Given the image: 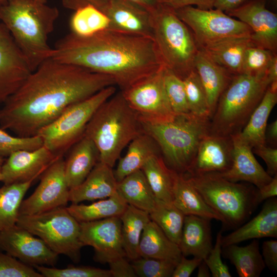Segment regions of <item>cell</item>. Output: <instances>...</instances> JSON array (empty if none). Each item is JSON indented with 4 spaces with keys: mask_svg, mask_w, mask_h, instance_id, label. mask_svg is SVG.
<instances>
[{
    "mask_svg": "<svg viewBox=\"0 0 277 277\" xmlns=\"http://www.w3.org/2000/svg\"><path fill=\"white\" fill-rule=\"evenodd\" d=\"M233 147L231 136L207 134L200 142L194 161L185 175L226 171L232 165Z\"/></svg>",
    "mask_w": 277,
    "mask_h": 277,
    "instance_id": "obj_19",
    "label": "cell"
},
{
    "mask_svg": "<svg viewBox=\"0 0 277 277\" xmlns=\"http://www.w3.org/2000/svg\"><path fill=\"white\" fill-rule=\"evenodd\" d=\"M34 268L43 277H111L108 269L91 266H68L63 269L37 265Z\"/></svg>",
    "mask_w": 277,
    "mask_h": 277,
    "instance_id": "obj_44",
    "label": "cell"
},
{
    "mask_svg": "<svg viewBox=\"0 0 277 277\" xmlns=\"http://www.w3.org/2000/svg\"><path fill=\"white\" fill-rule=\"evenodd\" d=\"M215 0H159L160 4L173 9L195 5L202 10L213 9Z\"/></svg>",
    "mask_w": 277,
    "mask_h": 277,
    "instance_id": "obj_52",
    "label": "cell"
},
{
    "mask_svg": "<svg viewBox=\"0 0 277 277\" xmlns=\"http://www.w3.org/2000/svg\"><path fill=\"white\" fill-rule=\"evenodd\" d=\"M271 1L273 4H275V3L276 4V0H270Z\"/></svg>",
    "mask_w": 277,
    "mask_h": 277,
    "instance_id": "obj_63",
    "label": "cell"
},
{
    "mask_svg": "<svg viewBox=\"0 0 277 277\" xmlns=\"http://www.w3.org/2000/svg\"><path fill=\"white\" fill-rule=\"evenodd\" d=\"M16 224L40 238L58 255H65L74 262L80 261L84 246L80 240V225L66 207L19 215Z\"/></svg>",
    "mask_w": 277,
    "mask_h": 277,
    "instance_id": "obj_9",
    "label": "cell"
},
{
    "mask_svg": "<svg viewBox=\"0 0 277 277\" xmlns=\"http://www.w3.org/2000/svg\"><path fill=\"white\" fill-rule=\"evenodd\" d=\"M59 11L38 0H7L0 4V21L9 31L33 71L51 58L48 44Z\"/></svg>",
    "mask_w": 277,
    "mask_h": 277,
    "instance_id": "obj_3",
    "label": "cell"
},
{
    "mask_svg": "<svg viewBox=\"0 0 277 277\" xmlns=\"http://www.w3.org/2000/svg\"><path fill=\"white\" fill-rule=\"evenodd\" d=\"M155 223L173 242L179 244L185 215L173 204L156 199L155 205L149 213Z\"/></svg>",
    "mask_w": 277,
    "mask_h": 277,
    "instance_id": "obj_39",
    "label": "cell"
},
{
    "mask_svg": "<svg viewBox=\"0 0 277 277\" xmlns=\"http://www.w3.org/2000/svg\"><path fill=\"white\" fill-rule=\"evenodd\" d=\"M252 151L265 162L267 172L271 176L277 174V148L261 145L252 148Z\"/></svg>",
    "mask_w": 277,
    "mask_h": 277,
    "instance_id": "obj_48",
    "label": "cell"
},
{
    "mask_svg": "<svg viewBox=\"0 0 277 277\" xmlns=\"http://www.w3.org/2000/svg\"><path fill=\"white\" fill-rule=\"evenodd\" d=\"M183 81L190 112L197 117L210 119L206 94L195 70H192Z\"/></svg>",
    "mask_w": 277,
    "mask_h": 277,
    "instance_id": "obj_40",
    "label": "cell"
},
{
    "mask_svg": "<svg viewBox=\"0 0 277 277\" xmlns=\"http://www.w3.org/2000/svg\"><path fill=\"white\" fill-rule=\"evenodd\" d=\"M6 1L7 0H0V4H2ZM38 1L43 2V3H47V0H38Z\"/></svg>",
    "mask_w": 277,
    "mask_h": 277,
    "instance_id": "obj_61",
    "label": "cell"
},
{
    "mask_svg": "<svg viewBox=\"0 0 277 277\" xmlns=\"http://www.w3.org/2000/svg\"><path fill=\"white\" fill-rule=\"evenodd\" d=\"M117 186L112 168L99 161L82 183L70 189L69 202L78 204L106 199L117 192Z\"/></svg>",
    "mask_w": 277,
    "mask_h": 277,
    "instance_id": "obj_22",
    "label": "cell"
},
{
    "mask_svg": "<svg viewBox=\"0 0 277 277\" xmlns=\"http://www.w3.org/2000/svg\"><path fill=\"white\" fill-rule=\"evenodd\" d=\"M223 230L216 235L215 243L208 256L203 260L208 266L213 277H231L228 266L222 260V238Z\"/></svg>",
    "mask_w": 277,
    "mask_h": 277,
    "instance_id": "obj_47",
    "label": "cell"
},
{
    "mask_svg": "<svg viewBox=\"0 0 277 277\" xmlns=\"http://www.w3.org/2000/svg\"><path fill=\"white\" fill-rule=\"evenodd\" d=\"M141 169L156 199L172 202L176 172L167 166L161 154L150 156Z\"/></svg>",
    "mask_w": 277,
    "mask_h": 277,
    "instance_id": "obj_36",
    "label": "cell"
},
{
    "mask_svg": "<svg viewBox=\"0 0 277 277\" xmlns=\"http://www.w3.org/2000/svg\"><path fill=\"white\" fill-rule=\"evenodd\" d=\"M109 17L112 30L153 39L150 12L127 0H111L103 11Z\"/></svg>",
    "mask_w": 277,
    "mask_h": 277,
    "instance_id": "obj_21",
    "label": "cell"
},
{
    "mask_svg": "<svg viewBox=\"0 0 277 277\" xmlns=\"http://www.w3.org/2000/svg\"><path fill=\"white\" fill-rule=\"evenodd\" d=\"M186 176L225 227L240 226L258 205L257 188L252 185L228 181L216 173Z\"/></svg>",
    "mask_w": 277,
    "mask_h": 277,
    "instance_id": "obj_8",
    "label": "cell"
},
{
    "mask_svg": "<svg viewBox=\"0 0 277 277\" xmlns=\"http://www.w3.org/2000/svg\"><path fill=\"white\" fill-rule=\"evenodd\" d=\"M141 123L143 131L157 144L167 166L184 174L193 162L200 142L210 130V119L191 113L175 114L163 123Z\"/></svg>",
    "mask_w": 277,
    "mask_h": 277,
    "instance_id": "obj_5",
    "label": "cell"
},
{
    "mask_svg": "<svg viewBox=\"0 0 277 277\" xmlns=\"http://www.w3.org/2000/svg\"><path fill=\"white\" fill-rule=\"evenodd\" d=\"M32 72L23 52L0 21V104L18 89Z\"/></svg>",
    "mask_w": 277,
    "mask_h": 277,
    "instance_id": "obj_16",
    "label": "cell"
},
{
    "mask_svg": "<svg viewBox=\"0 0 277 277\" xmlns=\"http://www.w3.org/2000/svg\"><path fill=\"white\" fill-rule=\"evenodd\" d=\"M188 27L199 47L234 37H250L251 28L245 23L217 9L202 10L186 6L174 9Z\"/></svg>",
    "mask_w": 277,
    "mask_h": 277,
    "instance_id": "obj_11",
    "label": "cell"
},
{
    "mask_svg": "<svg viewBox=\"0 0 277 277\" xmlns=\"http://www.w3.org/2000/svg\"><path fill=\"white\" fill-rule=\"evenodd\" d=\"M126 256L116 258L108 264L111 277H136L137 276L131 264Z\"/></svg>",
    "mask_w": 277,
    "mask_h": 277,
    "instance_id": "obj_49",
    "label": "cell"
},
{
    "mask_svg": "<svg viewBox=\"0 0 277 277\" xmlns=\"http://www.w3.org/2000/svg\"><path fill=\"white\" fill-rule=\"evenodd\" d=\"M252 46L255 45L250 37H234L199 48L212 61L234 75L241 73L245 52Z\"/></svg>",
    "mask_w": 277,
    "mask_h": 277,
    "instance_id": "obj_27",
    "label": "cell"
},
{
    "mask_svg": "<svg viewBox=\"0 0 277 277\" xmlns=\"http://www.w3.org/2000/svg\"><path fill=\"white\" fill-rule=\"evenodd\" d=\"M150 13L155 10L160 4L159 0H127Z\"/></svg>",
    "mask_w": 277,
    "mask_h": 277,
    "instance_id": "obj_57",
    "label": "cell"
},
{
    "mask_svg": "<svg viewBox=\"0 0 277 277\" xmlns=\"http://www.w3.org/2000/svg\"><path fill=\"white\" fill-rule=\"evenodd\" d=\"M143 132L140 121L121 91L97 109L84 135L95 144L100 161L113 168L123 150Z\"/></svg>",
    "mask_w": 277,
    "mask_h": 277,
    "instance_id": "obj_4",
    "label": "cell"
},
{
    "mask_svg": "<svg viewBox=\"0 0 277 277\" xmlns=\"http://www.w3.org/2000/svg\"><path fill=\"white\" fill-rule=\"evenodd\" d=\"M53 49L51 58L109 76L121 91L164 66L152 38L116 30L88 37L70 33Z\"/></svg>",
    "mask_w": 277,
    "mask_h": 277,
    "instance_id": "obj_2",
    "label": "cell"
},
{
    "mask_svg": "<svg viewBox=\"0 0 277 277\" xmlns=\"http://www.w3.org/2000/svg\"><path fill=\"white\" fill-rule=\"evenodd\" d=\"M210 221L196 215H185L179 244L183 255L206 258L213 247Z\"/></svg>",
    "mask_w": 277,
    "mask_h": 277,
    "instance_id": "obj_25",
    "label": "cell"
},
{
    "mask_svg": "<svg viewBox=\"0 0 277 277\" xmlns=\"http://www.w3.org/2000/svg\"><path fill=\"white\" fill-rule=\"evenodd\" d=\"M233 142L232 163L224 172L216 173L233 182L245 181L259 189L272 179L255 159L251 147L243 140L239 133L231 136Z\"/></svg>",
    "mask_w": 277,
    "mask_h": 277,
    "instance_id": "obj_20",
    "label": "cell"
},
{
    "mask_svg": "<svg viewBox=\"0 0 277 277\" xmlns=\"http://www.w3.org/2000/svg\"><path fill=\"white\" fill-rule=\"evenodd\" d=\"M277 238V200L275 197L265 202L254 217L222 238V247L250 239Z\"/></svg>",
    "mask_w": 277,
    "mask_h": 277,
    "instance_id": "obj_23",
    "label": "cell"
},
{
    "mask_svg": "<svg viewBox=\"0 0 277 277\" xmlns=\"http://www.w3.org/2000/svg\"><path fill=\"white\" fill-rule=\"evenodd\" d=\"M275 54L274 52L261 47H249L244 55L241 73L255 75L267 73Z\"/></svg>",
    "mask_w": 277,
    "mask_h": 277,
    "instance_id": "obj_43",
    "label": "cell"
},
{
    "mask_svg": "<svg viewBox=\"0 0 277 277\" xmlns=\"http://www.w3.org/2000/svg\"><path fill=\"white\" fill-rule=\"evenodd\" d=\"M268 143L270 147L277 146V120L267 125L265 131V144Z\"/></svg>",
    "mask_w": 277,
    "mask_h": 277,
    "instance_id": "obj_56",
    "label": "cell"
},
{
    "mask_svg": "<svg viewBox=\"0 0 277 277\" xmlns=\"http://www.w3.org/2000/svg\"><path fill=\"white\" fill-rule=\"evenodd\" d=\"M197 268V277H209L211 276L210 269L203 260L200 263Z\"/></svg>",
    "mask_w": 277,
    "mask_h": 277,
    "instance_id": "obj_59",
    "label": "cell"
},
{
    "mask_svg": "<svg viewBox=\"0 0 277 277\" xmlns=\"http://www.w3.org/2000/svg\"><path fill=\"white\" fill-rule=\"evenodd\" d=\"M138 254L141 257L169 260L177 263L182 256L179 245L151 220L146 225L142 233Z\"/></svg>",
    "mask_w": 277,
    "mask_h": 277,
    "instance_id": "obj_29",
    "label": "cell"
},
{
    "mask_svg": "<svg viewBox=\"0 0 277 277\" xmlns=\"http://www.w3.org/2000/svg\"><path fill=\"white\" fill-rule=\"evenodd\" d=\"M117 191L128 204L148 213L152 210L156 203V197L142 169L118 182Z\"/></svg>",
    "mask_w": 277,
    "mask_h": 277,
    "instance_id": "obj_33",
    "label": "cell"
},
{
    "mask_svg": "<svg viewBox=\"0 0 277 277\" xmlns=\"http://www.w3.org/2000/svg\"><path fill=\"white\" fill-rule=\"evenodd\" d=\"M0 250L33 267L54 266L58 258L42 240L16 224L0 233Z\"/></svg>",
    "mask_w": 277,
    "mask_h": 277,
    "instance_id": "obj_15",
    "label": "cell"
},
{
    "mask_svg": "<svg viewBox=\"0 0 277 277\" xmlns=\"http://www.w3.org/2000/svg\"><path fill=\"white\" fill-rule=\"evenodd\" d=\"M277 103V90L269 86L261 101L252 113L239 135L252 149L265 144V131L269 116Z\"/></svg>",
    "mask_w": 277,
    "mask_h": 277,
    "instance_id": "obj_32",
    "label": "cell"
},
{
    "mask_svg": "<svg viewBox=\"0 0 277 277\" xmlns=\"http://www.w3.org/2000/svg\"><path fill=\"white\" fill-rule=\"evenodd\" d=\"M159 154L160 150L155 141L143 132L130 142L126 153L120 159L114 171L116 181L120 182L128 175L141 169L150 156Z\"/></svg>",
    "mask_w": 277,
    "mask_h": 277,
    "instance_id": "obj_30",
    "label": "cell"
},
{
    "mask_svg": "<svg viewBox=\"0 0 277 277\" xmlns=\"http://www.w3.org/2000/svg\"><path fill=\"white\" fill-rule=\"evenodd\" d=\"M33 193L23 200L19 215H32L65 207L69 202V188L65 175V160L58 157L43 173Z\"/></svg>",
    "mask_w": 277,
    "mask_h": 277,
    "instance_id": "obj_13",
    "label": "cell"
},
{
    "mask_svg": "<svg viewBox=\"0 0 277 277\" xmlns=\"http://www.w3.org/2000/svg\"><path fill=\"white\" fill-rule=\"evenodd\" d=\"M34 181L4 184L0 188V233L16 224L23 197Z\"/></svg>",
    "mask_w": 277,
    "mask_h": 277,
    "instance_id": "obj_38",
    "label": "cell"
},
{
    "mask_svg": "<svg viewBox=\"0 0 277 277\" xmlns=\"http://www.w3.org/2000/svg\"><path fill=\"white\" fill-rule=\"evenodd\" d=\"M178 263L169 260L139 258L131 263L137 276L170 277Z\"/></svg>",
    "mask_w": 277,
    "mask_h": 277,
    "instance_id": "obj_42",
    "label": "cell"
},
{
    "mask_svg": "<svg viewBox=\"0 0 277 277\" xmlns=\"http://www.w3.org/2000/svg\"><path fill=\"white\" fill-rule=\"evenodd\" d=\"M109 76L52 58L42 63L0 109V128L36 135L72 105L110 86Z\"/></svg>",
    "mask_w": 277,
    "mask_h": 277,
    "instance_id": "obj_1",
    "label": "cell"
},
{
    "mask_svg": "<svg viewBox=\"0 0 277 277\" xmlns=\"http://www.w3.org/2000/svg\"><path fill=\"white\" fill-rule=\"evenodd\" d=\"M172 203L185 215H193L222 221L221 217L206 203L184 174L176 173Z\"/></svg>",
    "mask_w": 277,
    "mask_h": 277,
    "instance_id": "obj_28",
    "label": "cell"
},
{
    "mask_svg": "<svg viewBox=\"0 0 277 277\" xmlns=\"http://www.w3.org/2000/svg\"><path fill=\"white\" fill-rule=\"evenodd\" d=\"M262 257L269 269L274 273L277 272V241H265L262 244Z\"/></svg>",
    "mask_w": 277,
    "mask_h": 277,
    "instance_id": "obj_50",
    "label": "cell"
},
{
    "mask_svg": "<svg viewBox=\"0 0 277 277\" xmlns=\"http://www.w3.org/2000/svg\"><path fill=\"white\" fill-rule=\"evenodd\" d=\"M128 204L117 192L91 204H72L67 207L69 212L79 222H88L112 217H120Z\"/></svg>",
    "mask_w": 277,
    "mask_h": 277,
    "instance_id": "obj_34",
    "label": "cell"
},
{
    "mask_svg": "<svg viewBox=\"0 0 277 277\" xmlns=\"http://www.w3.org/2000/svg\"><path fill=\"white\" fill-rule=\"evenodd\" d=\"M163 78L165 91L174 113H190L183 80L165 67Z\"/></svg>",
    "mask_w": 277,
    "mask_h": 277,
    "instance_id": "obj_41",
    "label": "cell"
},
{
    "mask_svg": "<svg viewBox=\"0 0 277 277\" xmlns=\"http://www.w3.org/2000/svg\"><path fill=\"white\" fill-rule=\"evenodd\" d=\"M71 33L80 37H88L112 30L107 15L98 8L87 5L74 11L70 21Z\"/></svg>",
    "mask_w": 277,
    "mask_h": 277,
    "instance_id": "obj_37",
    "label": "cell"
},
{
    "mask_svg": "<svg viewBox=\"0 0 277 277\" xmlns=\"http://www.w3.org/2000/svg\"><path fill=\"white\" fill-rule=\"evenodd\" d=\"M114 85L104 88L66 109L37 133L43 146L56 156H63L84 134L89 121L97 109L116 92Z\"/></svg>",
    "mask_w": 277,
    "mask_h": 277,
    "instance_id": "obj_10",
    "label": "cell"
},
{
    "mask_svg": "<svg viewBox=\"0 0 277 277\" xmlns=\"http://www.w3.org/2000/svg\"><path fill=\"white\" fill-rule=\"evenodd\" d=\"M150 14L153 39L163 66L184 79L194 69L199 50L191 30L168 6L160 4Z\"/></svg>",
    "mask_w": 277,
    "mask_h": 277,
    "instance_id": "obj_7",
    "label": "cell"
},
{
    "mask_svg": "<svg viewBox=\"0 0 277 277\" xmlns=\"http://www.w3.org/2000/svg\"><path fill=\"white\" fill-rule=\"evenodd\" d=\"M2 177L1 174V166H0V182H2Z\"/></svg>",
    "mask_w": 277,
    "mask_h": 277,
    "instance_id": "obj_62",
    "label": "cell"
},
{
    "mask_svg": "<svg viewBox=\"0 0 277 277\" xmlns=\"http://www.w3.org/2000/svg\"><path fill=\"white\" fill-rule=\"evenodd\" d=\"M69 149L65 160V175L70 189L84 181L100 161V154L94 143L84 135Z\"/></svg>",
    "mask_w": 277,
    "mask_h": 277,
    "instance_id": "obj_24",
    "label": "cell"
},
{
    "mask_svg": "<svg viewBox=\"0 0 277 277\" xmlns=\"http://www.w3.org/2000/svg\"><path fill=\"white\" fill-rule=\"evenodd\" d=\"M222 254L235 266L240 277H259L266 267L258 239L244 246L233 244L223 247Z\"/></svg>",
    "mask_w": 277,
    "mask_h": 277,
    "instance_id": "obj_31",
    "label": "cell"
},
{
    "mask_svg": "<svg viewBox=\"0 0 277 277\" xmlns=\"http://www.w3.org/2000/svg\"><path fill=\"white\" fill-rule=\"evenodd\" d=\"M269 84L267 73L234 75L210 119L209 133L231 136L241 132Z\"/></svg>",
    "mask_w": 277,
    "mask_h": 277,
    "instance_id": "obj_6",
    "label": "cell"
},
{
    "mask_svg": "<svg viewBox=\"0 0 277 277\" xmlns=\"http://www.w3.org/2000/svg\"><path fill=\"white\" fill-rule=\"evenodd\" d=\"M59 156L44 146L15 152L1 166L2 182L7 185L35 180Z\"/></svg>",
    "mask_w": 277,
    "mask_h": 277,
    "instance_id": "obj_18",
    "label": "cell"
},
{
    "mask_svg": "<svg viewBox=\"0 0 277 277\" xmlns=\"http://www.w3.org/2000/svg\"><path fill=\"white\" fill-rule=\"evenodd\" d=\"M164 71L163 66L152 75L121 91L141 122L163 123L172 120L175 115L165 91Z\"/></svg>",
    "mask_w": 277,
    "mask_h": 277,
    "instance_id": "obj_12",
    "label": "cell"
},
{
    "mask_svg": "<svg viewBox=\"0 0 277 277\" xmlns=\"http://www.w3.org/2000/svg\"><path fill=\"white\" fill-rule=\"evenodd\" d=\"M120 217L123 247L126 258L132 261L140 257L138 246L141 235L151 220L148 212L129 204Z\"/></svg>",
    "mask_w": 277,
    "mask_h": 277,
    "instance_id": "obj_35",
    "label": "cell"
},
{
    "mask_svg": "<svg viewBox=\"0 0 277 277\" xmlns=\"http://www.w3.org/2000/svg\"><path fill=\"white\" fill-rule=\"evenodd\" d=\"M277 195V174H275L272 180L268 184L259 189L257 188L256 202L258 205L262 201Z\"/></svg>",
    "mask_w": 277,
    "mask_h": 277,
    "instance_id": "obj_54",
    "label": "cell"
},
{
    "mask_svg": "<svg viewBox=\"0 0 277 277\" xmlns=\"http://www.w3.org/2000/svg\"><path fill=\"white\" fill-rule=\"evenodd\" d=\"M0 277H43L32 266L0 251Z\"/></svg>",
    "mask_w": 277,
    "mask_h": 277,
    "instance_id": "obj_46",
    "label": "cell"
},
{
    "mask_svg": "<svg viewBox=\"0 0 277 277\" xmlns=\"http://www.w3.org/2000/svg\"><path fill=\"white\" fill-rule=\"evenodd\" d=\"M194 68L205 89L211 117L221 94L233 75L212 61L200 49Z\"/></svg>",
    "mask_w": 277,
    "mask_h": 277,
    "instance_id": "obj_26",
    "label": "cell"
},
{
    "mask_svg": "<svg viewBox=\"0 0 277 277\" xmlns=\"http://www.w3.org/2000/svg\"><path fill=\"white\" fill-rule=\"evenodd\" d=\"M111 0H62V3L65 8L75 10L87 5H92L103 12L107 8Z\"/></svg>",
    "mask_w": 277,
    "mask_h": 277,
    "instance_id": "obj_53",
    "label": "cell"
},
{
    "mask_svg": "<svg viewBox=\"0 0 277 277\" xmlns=\"http://www.w3.org/2000/svg\"><path fill=\"white\" fill-rule=\"evenodd\" d=\"M202 260L194 256L191 259H188L182 255L174 268L172 277H189Z\"/></svg>",
    "mask_w": 277,
    "mask_h": 277,
    "instance_id": "obj_51",
    "label": "cell"
},
{
    "mask_svg": "<svg viewBox=\"0 0 277 277\" xmlns=\"http://www.w3.org/2000/svg\"><path fill=\"white\" fill-rule=\"evenodd\" d=\"M268 78L271 85L277 86V56L275 54L267 71Z\"/></svg>",
    "mask_w": 277,
    "mask_h": 277,
    "instance_id": "obj_58",
    "label": "cell"
},
{
    "mask_svg": "<svg viewBox=\"0 0 277 277\" xmlns=\"http://www.w3.org/2000/svg\"><path fill=\"white\" fill-rule=\"evenodd\" d=\"M266 3L267 0H250L225 13L251 28V39L255 46L275 53L277 48V15L266 8Z\"/></svg>",
    "mask_w": 277,
    "mask_h": 277,
    "instance_id": "obj_17",
    "label": "cell"
},
{
    "mask_svg": "<svg viewBox=\"0 0 277 277\" xmlns=\"http://www.w3.org/2000/svg\"><path fill=\"white\" fill-rule=\"evenodd\" d=\"M80 225L81 241L84 246L94 248L95 261L108 264L116 258L126 256L122 245L120 217L82 222Z\"/></svg>",
    "mask_w": 277,
    "mask_h": 277,
    "instance_id": "obj_14",
    "label": "cell"
},
{
    "mask_svg": "<svg viewBox=\"0 0 277 277\" xmlns=\"http://www.w3.org/2000/svg\"><path fill=\"white\" fill-rule=\"evenodd\" d=\"M250 0H215L213 8L226 12L243 5Z\"/></svg>",
    "mask_w": 277,
    "mask_h": 277,
    "instance_id": "obj_55",
    "label": "cell"
},
{
    "mask_svg": "<svg viewBox=\"0 0 277 277\" xmlns=\"http://www.w3.org/2000/svg\"><path fill=\"white\" fill-rule=\"evenodd\" d=\"M4 161H5L4 157L0 156V166L2 165Z\"/></svg>",
    "mask_w": 277,
    "mask_h": 277,
    "instance_id": "obj_60",
    "label": "cell"
},
{
    "mask_svg": "<svg viewBox=\"0 0 277 277\" xmlns=\"http://www.w3.org/2000/svg\"><path fill=\"white\" fill-rule=\"evenodd\" d=\"M43 146L38 135L28 137L14 136L0 128V156L5 157L20 150H34Z\"/></svg>",
    "mask_w": 277,
    "mask_h": 277,
    "instance_id": "obj_45",
    "label": "cell"
}]
</instances>
